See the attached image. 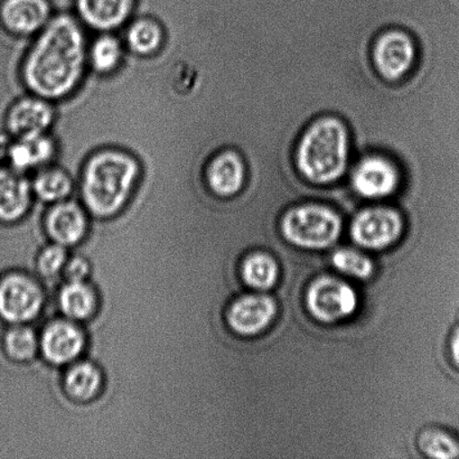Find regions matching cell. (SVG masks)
I'll return each mask as SVG.
<instances>
[{"mask_svg":"<svg viewBox=\"0 0 459 459\" xmlns=\"http://www.w3.org/2000/svg\"><path fill=\"white\" fill-rule=\"evenodd\" d=\"M13 139H15V137H13L7 130L0 132V161L7 160L8 152L9 150H11Z\"/></svg>","mask_w":459,"mask_h":459,"instance_id":"30","label":"cell"},{"mask_svg":"<svg viewBox=\"0 0 459 459\" xmlns=\"http://www.w3.org/2000/svg\"><path fill=\"white\" fill-rule=\"evenodd\" d=\"M307 304L315 317L332 323L352 315L358 307V297L348 283L325 277L310 286Z\"/></svg>","mask_w":459,"mask_h":459,"instance_id":"10","label":"cell"},{"mask_svg":"<svg viewBox=\"0 0 459 459\" xmlns=\"http://www.w3.org/2000/svg\"><path fill=\"white\" fill-rule=\"evenodd\" d=\"M99 305L98 291L87 281L66 282L58 292L61 312L71 321L88 322L97 314Z\"/></svg>","mask_w":459,"mask_h":459,"instance_id":"21","label":"cell"},{"mask_svg":"<svg viewBox=\"0 0 459 459\" xmlns=\"http://www.w3.org/2000/svg\"><path fill=\"white\" fill-rule=\"evenodd\" d=\"M346 181L359 199L388 200L397 196L403 186V172L394 156L384 152H368L353 160Z\"/></svg>","mask_w":459,"mask_h":459,"instance_id":"5","label":"cell"},{"mask_svg":"<svg viewBox=\"0 0 459 459\" xmlns=\"http://www.w3.org/2000/svg\"><path fill=\"white\" fill-rule=\"evenodd\" d=\"M52 13L51 0H0V25L15 38L39 34Z\"/></svg>","mask_w":459,"mask_h":459,"instance_id":"13","label":"cell"},{"mask_svg":"<svg viewBox=\"0 0 459 459\" xmlns=\"http://www.w3.org/2000/svg\"><path fill=\"white\" fill-rule=\"evenodd\" d=\"M69 260L66 247L52 243L45 246L36 256L35 267L38 273L44 279H56L62 273Z\"/></svg>","mask_w":459,"mask_h":459,"instance_id":"27","label":"cell"},{"mask_svg":"<svg viewBox=\"0 0 459 459\" xmlns=\"http://www.w3.org/2000/svg\"><path fill=\"white\" fill-rule=\"evenodd\" d=\"M33 187L26 174L0 165V222L16 223L29 214Z\"/></svg>","mask_w":459,"mask_h":459,"instance_id":"16","label":"cell"},{"mask_svg":"<svg viewBox=\"0 0 459 459\" xmlns=\"http://www.w3.org/2000/svg\"><path fill=\"white\" fill-rule=\"evenodd\" d=\"M143 168L136 156L119 147H102L90 154L81 166L80 196L94 219L110 220L132 201Z\"/></svg>","mask_w":459,"mask_h":459,"instance_id":"2","label":"cell"},{"mask_svg":"<svg viewBox=\"0 0 459 459\" xmlns=\"http://www.w3.org/2000/svg\"><path fill=\"white\" fill-rule=\"evenodd\" d=\"M74 178L61 166H45L36 170L31 182L33 193L43 204H56L69 199L74 190Z\"/></svg>","mask_w":459,"mask_h":459,"instance_id":"22","label":"cell"},{"mask_svg":"<svg viewBox=\"0 0 459 459\" xmlns=\"http://www.w3.org/2000/svg\"><path fill=\"white\" fill-rule=\"evenodd\" d=\"M88 211L78 202L65 200L52 204L43 218L48 237L65 247L79 246L90 230Z\"/></svg>","mask_w":459,"mask_h":459,"instance_id":"14","label":"cell"},{"mask_svg":"<svg viewBox=\"0 0 459 459\" xmlns=\"http://www.w3.org/2000/svg\"><path fill=\"white\" fill-rule=\"evenodd\" d=\"M57 143L51 134L13 139L7 163L21 173L36 172L56 161Z\"/></svg>","mask_w":459,"mask_h":459,"instance_id":"18","label":"cell"},{"mask_svg":"<svg viewBox=\"0 0 459 459\" xmlns=\"http://www.w3.org/2000/svg\"><path fill=\"white\" fill-rule=\"evenodd\" d=\"M62 273L67 282L87 281L91 276V264L84 255L76 254L67 260Z\"/></svg>","mask_w":459,"mask_h":459,"instance_id":"29","label":"cell"},{"mask_svg":"<svg viewBox=\"0 0 459 459\" xmlns=\"http://www.w3.org/2000/svg\"><path fill=\"white\" fill-rule=\"evenodd\" d=\"M105 376L101 368L91 359H82L71 366L62 376V388L72 403L94 402L101 394Z\"/></svg>","mask_w":459,"mask_h":459,"instance_id":"19","label":"cell"},{"mask_svg":"<svg viewBox=\"0 0 459 459\" xmlns=\"http://www.w3.org/2000/svg\"><path fill=\"white\" fill-rule=\"evenodd\" d=\"M4 348L13 361L26 363L33 361L38 355L39 341L33 328L25 324L9 328L4 336Z\"/></svg>","mask_w":459,"mask_h":459,"instance_id":"24","label":"cell"},{"mask_svg":"<svg viewBox=\"0 0 459 459\" xmlns=\"http://www.w3.org/2000/svg\"><path fill=\"white\" fill-rule=\"evenodd\" d=\"M45 361L62 367L78 359L87 348L83 328L71 319H56L44 327L39 340Z\"/></svg>","mask_w":459,"mask_h":459,"instance_id":"11","label":"cell"},{"mask_svg":"<svg viewBox=\"0 0 459 459\" xmlns=\"http://www.w3.org/2000/svg\"><path fill=\"white\" fill-rule=\"evenodd\" d=\"M403 214L394 206L373 205L359 211L351 227L355 241L370 249H381L402 236Z\"/></svg>","mask_w":459,"mask_h":459,"instance_id":"8","label":"cell"},{"mask_svg":"<svg viewBox=\"0 0 459 459\" xmlns=\"http://www.w3.org/2000/svg\"><path fill=\"white\" fill-rule=\"evenodd\" d=\"M87 62V38L81 22L61 12L30 45L22 63V80L34 96L62 101L82 84Z\"/></svg>","mask_w":459,"mask_h":459,"instance_id":"1","label":"cell"},{"mask_svg":"<svg viewBox=\"0 0 459 459\" xmlns=\"http://www.w3.org/2000/svg\"><path fill=\"white\" fill-rule=\"evenodd\" d=\"M297 172L313 186L344 181L353 163L352 134L344 119L322 115L310 121L296 143Z\"/></svg>","mask_w":459,"mask_h":459,"instance_id":"3","label":"cell"},{"mask_svg":"<svg viewBox=\"0 0 459 459\" xmlns=\"http://www.w3.org/2000/svg\"><path fill=\"white\" fill-rule=\"evenodd\" d=\"M276 314V304L268 296L247 295L234 300L227 312V321L240 335H255L268 326Z\"/></svg>","mask_w":459,"mask_h":459,"instance_id":"17","label":"cell"},{"mask_svg":"<svg viewBox=\"0 0 459 459\" xmlns=\"http://www.w3.org/2000/svg\"><path fill=\"white\" fill-rule=\"evenodd\" d=\"M126 47L123 40L110 31L99 35L88 48V62L97 75L116 74L126 60Z\"/></svg>","mask_w":459,"mask_h":459,"instance_id":"23","label":"cell"},{"mask_svg":"<svg viewBox=\"0 0 459 459\" xmlns=\"http://www.w3.org/2000/svg\"><path fill=\"white\" fill-rule=\"evenodd\" d=\"M166 33L163 24L156 17L137 16L125 30L124 43L130 54L138 57H151L163 48Z\"/></svg>","mask_w":459,"mask_h":459,"instance_id":"20","label":"cell"},{"mask_svg":"<svg viewBox=\"0 0 459 459\" xmlns=\"http://www.w3.org/2000/svg\"><path fill=\"white\" fill-rule=\"evenodd\" d=\"M242 277L247 285L255 290H269L277 281L278 265L268 255H252L243 263Z\"/></svg>","mask_w":459,"mask_h":459,"instance_id":"25","label":"cell"},{"mask_svg":"<svg viewBox=\"0 0 459 459\" xmlns=\"http://www.w3.org/2000/svg\"><path fill=\"white\" fill-rule=\"evenodd\" d=\"M281 229L295 245L310 249L330 247L342 231L341 215L323 202H301L283 214Z\"/></svg>","mask_w":459,"mask_h":459,"instance_id":"4","label":"cell"},{"mask_svg":"<svg viewBox=\"0 0 459 459\" xmlns=\"http://www.w3.org/2000/svg\"><path fill=\"white\" fill-rule=\"evenodd\" d=\"M420 446L421 451L430 458H459V443L444 431H426L420 436Z\"/></svg>","mask_w":459,"mask_h":459,"instance_id":"26","label":"cell"},{"mask_svg":"<svg viewBox=\"0 0 459 459\" xmlns=\"http://www.w3.org/2000/svg\"><path fill=\"white\" fill-rule=\"evenodd\" d=\"M45 292L30 274L12 273L0 279V317L18 325L33 321L42 312Z\"/></svg>","mask_w":459,"mask_h":459,"instance_id":"7","label":"cell"},{"mask_svg":"<svg viewBox=\"0 0 459 459\" xmlns=\"http://www.w3.org/2000/svg\"><path fill=\"white\" fill-rule=\"evenodd\" d=\"M138 0H74L79 21L93 30L107 33L123 27L136 13Z\"/></svg>","mask_w":459,"mask_h":459,"instance_id":"15","label":"cell"},{"mask_svg":"<svg viewBox=\"0 0 459 459\" xmlns=\"http://www.w3.org/2000/svg\"><path fill=\"white\" fill-rule=\"evenodd\" d=\"M420 48L415 36L402 27H388L373 40L371 60L377 75L388 83H400L415 70Z\"/></svg>","mask_w":459,"mask_h":459,"instance_id":"6","label":"cell"},{"mask_svg":"<svg viewBox=\"0 0 459 459\" xmlns=\"http://www.w3.org/2000/svg\"><path fill=\"white\" fill-rule=\"evenodd\" d=\"M452 358L455 366L459 368V328L454 333L451 343Z\"/></svg>","mask_w":459,"mask_h":459,"instance_id":"31","label":"cell"},{"mask_svg":"<svg viewBox=\"0 0 459 459\" xmlns=\"http://www.w3.org/2000/svg\"><path fill=\"white\" fill-rule=\"evenodd\" d=\"M333 264L342 273L357 278L368 279L373 273L371 260L354 250L343 249L337 251L333 255Z\"/></svg>","mask_w":459,"mask_h":459,"instance_id":"28","label":"cell"},{"mask_svg":"<svg viewBox=\"0 0 459 459\" xmlns=\"http://www.w3.org/2000/svg\"><path fill=\"white\" fill-rule=\"evenodd\" d=\"M204 181L211 195L219 199L240 195L247 183V164L241 152L233 147L213 152L204 161Z\"/></svg>","mask_w":459,"mask_h":459,"instance_id":"9","label":"cell"},{"mask_svg":"<svg viewBox=\"0 0 459 459\" xmlns=\"http://www.w3.org/2000/svg\"><path fill=\"white\" fill-rule=\"evenodd\" d=\"M56 120V106L38 96L22 97L8 108L4 125L13 137L48 134Z\"/></svg>","mask_w":459,"mask_h":459,"instance_id":"12","label":"cell"}]
</instances>
